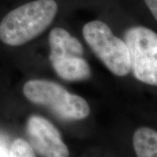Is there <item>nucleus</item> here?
I'll return each instance as SVG.
<instances>
[{
  "mask_svg": "<svg viewBox=\"0 0 157 157\" xmlns=\"http://www.w3.org/2000/svg\"><path fill=\"white\" fill-rule=\"evenodd\" d=\"M152 15L157 21V0H144Z\"/></svg>",
  "mask_w": 157,
  "mask_h": 157,
  "instance_id": "obj_10",
  "label": "nucleus"
},
{
  "mask_svg": "<svg viewBox=\"0 0 157 157\" xmlns=\"http://www.w3.org/2000/svg\"><path fill=\"white\" fill-rule=\"evenodd\" d=\"M133 146L137 157H157V131L147 127L137 128Z\"/></svg>",
  "mask_w": 157,
  "mask_h": 157,
  "instance_id": "obj_8",
  "label": "nucleus"
},
{
  "mask_svg": "<svg viewBox=\"0 0 157 157\" xmlns=\"http://www.w3.org/2000/svg\"><path fill=\"white\" fill-rule=\"evenodd\" d=\"M57 12L55 0H34L18 6L0 22V40L10 46L25 45L50 25Z\"/></svg>",
  "mask_w": 157,
  "mask_h": 157,
  "instance_id": "obj_1",
  "label": "nucleus"
},
{
  "mask_svg": "<svg viewBox=\"0 0 157 157\" xmlns=\"http://www.w3.org/2000/svg\"><path fill=\"white\" fill-rule=\"evenodd\" d=\"M131 71L137 80L157 86V33L145 26H133L124 33Z\"/></svg>",
  "mask_w": 157,
  "mask_h": 157,
  "instance_id": "obj_4",
  "label": "nucleus"
},
{
  "mask_svg": "<svg viewBox=\"0 0 157 157\" xmlns=\"http://www.w3.org/2000/svg\"><path fill=\"white\" fill-rule=\"evenodd\" d=\"M0 157H9L8 152L3 147H0Z\"/></svg>",
  "mask_w": 157,
  "mask_h": 157,
  "instance_id": "obj_11",
  "label": "nucleus"
},
{
  "mask_svg": "<svg viewBox=\"0 0 157 157\" xmlns=\"http://www.w3.org/2000/svg\"><path fill=\"white\" fill-rule=\"evenodd\" d=\"M9 157H36L35 152L28 143L22 138H17L11 143L8 152Z\"/></svg>",
  "mask_w": 157,
  "mask_h": 157,
  "instance_id": "obj_9",
  "label": "nucleus"
},
{
  "mask_svg": "<svg viewBox=\"0 0 157 157\" xmlns=\"http://www.w3.org/2000/svg\"><path fill=\"white\" fill-rule=\"evenodd\" d=\"M29 144L41 157H69V149L59 131L47 119L31 115L26 121Z\"/></svg>",
  "mask_w": 157,
  "mask_h": 157,
  "instance_id": "obj_5",
  "label": "nucleus"
},
{
  "mask_svg": "<svg viewBox=\"0 0 157 157\" xmlns=\"http://www.w3.org/2000/svg\"><path fill=\"white\" fill-rule=\"evenodd\" d=\"M86 42L104 66L116 76H126L131 71L130 55L125 41L113 33L107 24L93 20L83 26Z\"/></svg>",
  "mask_w": 157,
  "mask_h": 157,
  "instance_id": "obj_3",
  "label": "nucleus"
},
{
  "mask_svg": "<svg viewBox=\"0 0 157 157\" xmlns=\"http://www.w3.org/2000/svg\"><path fill=\"white\" fill-rule=\"evenodd\" d=\"M29 101L49 108L66 121H80L89 115L90 106L83 97L69 93L61 85L46 79H31L23 86Z\"/></svg>",
  "mask_w": 157,
  "mask_h": 157,
  "instance_id": "obj_2",
  "label": "nucleus"
},
{
  "mask_svg": "<svg viewBox=\"0 0 157 157\" xmlns=\"http://www.w3.org/2000/svg\"><path fill=\"white\" fill-rule=\"evenodd\" d=\"M51 64L55 73L67 81H81L91 77L92 71L87 61L80 56L49 55Z\"/></svg>",
  "mask_w": 157,
  "mask_h": 157,
  "instance_id": "obj_6",
  "label": "nucleus"
},
{
  "mask_svg": "<svg viewBox=\"0 0 157 157\" xmlns=\"http://www.w3.org/2000/svg\"><path fill=\"white\" fill-rule=\"evenodd\" d=\"M51 55H74L82 56L84 48L75 37L61 27L53 28L49 34Z\"/></svg>",
  "mask_w": 157,
  "mask_h": 157,
  "instance_id": "obj_7",
  "label": "nucleus"
}]
</instances>
